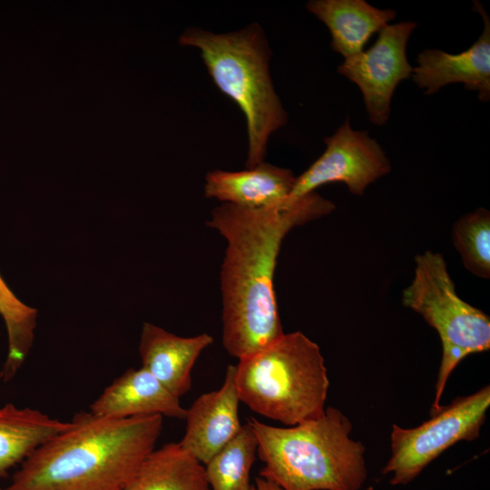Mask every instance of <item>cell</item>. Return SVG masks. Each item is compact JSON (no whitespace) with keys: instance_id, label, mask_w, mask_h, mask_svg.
I'll list each match as a JSON object with an SVG mask.
<instances>
[{"instance_id":"cell-15","label":"cell","mask_w":490,"mask_h":490,"mask_svg":"<svg viewBox=\"0 0 490 490\" xmlns=\"http://www.w3.org/2000/svg\"><path fill=\"white\" fill-rule=\"evenodd\" d=\"M306 7L328 28L330 46L344 59L361 53L369 38L397 15L393 9H378L365 0H312Z\"/></svg>"},{"instance_id":"cell-10","label":"cell","mask_w":490,"mask_h":490,"mask_svg":"<svg viewBox=\"0 0 490 490\" xmlns=\"http://www.w3.org/2000/svg\"><path fill=\"white\" fill-rule=\"evenodd\" d=\"M473 10L483 18L484 30L467 50L452 54L439 49H426L417 54L413 67L415 83L427 95L443 86L460 83L465 89L477 92L479 100L490 98V18L483 5L474 1Z\"/></svg>"},{"instance_id":"cell-23","label":"cell","mask_w":490,"mask_h":490,"mask_svg":"<svg viewBox=\"0 0 490 490\" xmlns=\"http://www.w3.org/2000/svg\"><path fill=\"white\" fill-rule=\"evenodd\" d=\"M0 490H2V489H0Z\"/></svg>"},{"instance_id":"cell-3","label":"cell","mask_w":490,"mask_h":490,"mask_svg":"<svg viewBox=\"0 0 490 490\" xmlns=\"http://www.w3.org/2000/svg\"><path fill=\"white\" fill-rule=\"evenodd\" d=\"M264 466L260 476L281 490H360L368 477L365 446L350 437L352 425L338 408L291 426L247 421Z\"/></svg>"},{"instance_id":"cell-4","label":"cell","mask_w":490,"mask_h":490,"mask_svg":"<svg viewBox=\"0 0 490 490\" xmlns=\"http://www.w3.org/2000/svg\"><path fill=\"white\" fill-rule=\"evenodd\" d=\"M180 44L201 51L214 83L244 113L247 168L263 162L270 135L285 125L288 117L270 78V51L260 26L254 24L223 34L190 27Z\"/></svg>"},{"instance_id":"cell-5","label":"cell","mask_w":490,"mask_h":490,"mask_svg":"<svg viewBox=\"0 0 490 490\" xmlns=\"http://www.w3.org/2000/svg\"><path fill=\"white\" fill-rule=\"evenodd\" d=\"M234 367L240 400L255 413L287 426L323 415L329 387L325 360L302 332L284 333Z\"/></svg>"},{"instance_id":"cell-1","label":"cell","mask_w":490,"mask_h":490,"mask_svg":"<svg viewBox=\"0 0 490 490\" xmlns=\"http://www.w3.org/2000/svg\"><path fill=\"white\" fill-rule=\"evenodd\" d=\"M335 208L313 191L269 209L222 203L211 211L207 224L227 242L220 271L221 338L231 357H248L284 334L274 287L282 241L293 228Z\"/></svg>"},{"instance_id":"cell-14","label":"cell","mask_w":490,"mask_h":490,"mask_svg":"<svg viewBox=\"0 0 490 490\" xmlns=\"http://www.w3.org/2000/svg\"><path fill=\"white\" fill-rule=\"evenodd\" d=\"M296 178L289 169L264 162L240 172L214 170L206 175L204 193L243 209H269L289 198Z\"/></svg>"},{"instance_id":"cell-13","label":"cell","mask_w":490,"mask_h":490,"mask_svg":"<svg viewBox=\"0 0 490 490\" xmlns=\"http://www.w3.org/2000/svg\"><path fill=\"white\" fill-rule=\"evenodd\" d=\"M212 342L213 338L207 333L180 337L144 322L139 345L142 367L181 397L191 387V370L196 360Z\"/></svg>"},{"instance_id":"cell-7","label":"cell","mask_w":490,"mask_h":490,"mask_svg":"<svg viewBox=\"0 0 490 490\" xmlns=\"http://www.w3.org/2000/svg\"><path fill=\"white\" fill-rule=\"evenodd\" d=\"M490 407V387L455 398L418 426L404 428L396 424L390 435L391 455L382 474L392 475V485H407L443 452L459 441L480 436Z\"/></svg>"},{"instance_id":"cell-18","label":"cell","mask_w":490,"mask_h":490,"mask_svg":"<svg viewBox=\"0 0 490 490\" xmlns=\"http://www.w3.org/2000/svg\"><path fill=\"white\" fill-rule=\"evenodd\" d=\"M258 442L246 423L238 435L205 465L211 490H250V469L257 456Z\"/></svg>"},{"instance_id":"cell-12","label":"cell","mask_w":490,"mask_h":490,"mask_svg":"<svg viewBox=\"0 0 490 490\" xmlns=\"http://www.w3.org/2000/svg\"><path fill=\"white\" fill-rule=\"evenodd\" d=\"M90 412L113 418L159 415L183 420L186 409L180 397L141 367L115 378L92 403Z\"/></svg>"},{"instance_id":"cell-17","label":"cell","mask_w":490,"mask_h":490,"mask_svg":"<svg viewBox=\"0 0 490 490\" xmlns=\"http://www.w3.org/2000/svg\"><path fill=\"white\" fill-rule=\"evenodd\" d=\"M123 490H211L204 466L179 442L154 448Z\"/></svg>"},{"instance_id":"cell-20","label":"cell","mask_w":490,"mask_h":490,"mask_svg":"<svg viewBox=\"0 0 490 490\" xmlns=\"http://www.w3.org/2000/svg\"><path fill=\"white\" fill-rule=\"evenodd\" d=\"M452 238L465 268L479 278L489 279V211L478 208L463 215L453 226Z\"/></svg>"},{"instance_id":"cell-22","label":"cell","mask_w":490,"mask_h":490,"mask_svg":"<svg viewBox=\"0 0 490 490\" xmlns=\"http://www.w3.org/2000/svg\"><path fill=\"white\" fill-rule=\"evenodd\" d=\"M365 490H374V488L372 486H368Z\"/></svg>"},{"instance_id":"cell-11","label":"cell","mask_w":490,"mask_h":490,"mask_svg":"<svg viewBox=\"0 0 490 490\" xmlns=\"http://www.w3.org/2000/svg\"><path fill=\"white\" fill-rule=\"evenodd\" d=\"M240 403L235 367L230 365L221 387L202 394L186 409L180 445L204 466L241 429Z\"/></svg>"},{"instance_id":"cell-6","label":"cell","mask_w":490,"mask_h":490,"mask_svg":"<svg viewBox=\"0 0 490 490\" xmlns=\"http://www.w3.org/2000/svg\"><path fill=\"white\" fill-rule=\"evenodd\" d=\"M414 278L402 293L405 307L418 313L439 335L442 358L430 414L440 399L456 366L467 356L490 348V318L456 293L444 257L426 250L415 258Z\"/></svg>"},{"instance_id":"cell-9","label":"cell","mask_w":490,"mask_h":490,"mask_svg":"<svg viewBox=\"0 0 490 490\" xmlns=\"http://www.w3.org/2000/svg\"><path fill=\"white\" fill-rule=\"evenodd\" d=\"M416 27L412 21L387 24L370 48L344 59L338 67L340 74L359 88L368 119L376 125L387 122L397 84L412 74L407 45Z\"/></svg>"},{"instance_id":"cell-2","label":"cell","mask_w":490,"mask_h":490,"mask_svg":"<svg viewBox=\"0 0 490 490\" xmlns=\"http://www.w3.org/2000/svg\"><path fill=\"white\" fill-rule=\"evenodd\" d=\"M162 418L79 413L22 462L4 490H123L155 448Z\"/></svg>"},{"instance_id":"cell-19","label":"cell","mask_w":490,"mask_h":490,"mask_svg":"<svg viewBox=\"0 0 490 490\" xmlns=\"http://www.w3.org/2000/svg\"><path fill=\"white\" fill-rule=\"evenodd\" d=\"M0 317L7 333L8 350L0 373L11 380L25 361L34 339L37 309L19 299L0 275Z\"/></svg>"},{"instance_id":"cell-21","label":"cell","mask_w":490,"mask_h":490,"mask_svg":"<svg viewBox=\"0 0 490 490\" xmlns=\"http://www.w3.org/2000/svg\"><path fill=\"white\" fill-rule=\"evenodd\" d=\"M250 490H281L276 484L263 477H258Z\"/></svg>"},{"instance_id":"cell-16","label":"cell","mask_w":490,"mask_h":490,"mask_svg":"<svg viewBox=\"0 0 490 490\" xmlns=\"http://www.w3.org/2000/svg\"><path fill=\"white\" fill-rule=\"evenodd\" d=\"M69 424L37 409L21 408L11 403L0 407V477Z\"/></svg>"},{"instance_id":"cell-8","label":"cell","mask_w":490,"mask_h":490,"mask_svg":"<svg viewBox=\"0 0 490 490\" xmlns=\"http://www.w3.org/2000/svg\"><path fill=\"white\" fill-rule=\"evenodd\" d=\"M324 142V152L296 178L290 199L335 181L345 183L354 195H363L368 185L391 171L390 160L381 145L368 131L352 129L348 118Z\"/></svg>"}]
</instances>
